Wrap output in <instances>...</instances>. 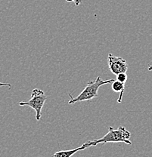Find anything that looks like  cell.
<instances>
[{
	"instance_id": "obj_1",
	"label": "cell",
	"mask_w": 152,
	"mask_h": 157,
	"mask_svg": "<svg viewBox=\"0 0 152 157\" xmlns=\"http://www.w3.org/2000/svg\"><path fill=\"white\" fill-rule=\"evenodd\" d=\"M130 137H131V134L126 129L125 127L120 126L117 129H114L113 127L110 126L108 127V132L104 137L97 140L87 141L86 143L89 147L96 146L99 144L119 143V142L132 145Z\"/></svg>"
},
{
	"instance_id": "obj_2",
	"label": "cell",
	"mask_w": 152,
	"mask_h": 157,
	"mask_svg": "<svg viewBox=\"0 0 152 157\" xmlns=\"http://www.w3.org/2000/svg\"><path fill=\"white\" fill-rule=\"evenodd\" d=\"M114 79H107V80H102L99 77L96 78L95 81H89L86 85V88L83 90V91L76 97L73 98L71 94H70L71 100L68 101V104H73L75 103L81 102V101H89L92 100L93 98L98 97V91L99 88L102 86L103 85L112 84L114 82Z\"/></svg>"
},
{
	"instance_id": "obj_3",
	"label": "cell",
	"mask_w": 152,
	"mask_h": 157,
	"mask_svg": "<svg viewBox=\"0 0 152 157\" xmlns=\"http://www.w3.org/2000/svg\"><path fill=\"white\" fill-rule=\"evenodd\" d=\"M47 97L43 91L39 88H34L31 93V98L28 101H21L20 106H28L36 111V119L40 121L42 117V109L46 101Z\"/></svg>"
},
{
	"instance_id": "obj_4",
	"label": "cell",
	"mask_w": 152,
	"mask_h": 157,
	"mask_svg": "<svg viewBox=\"0 0 152 157\" xmlns=\"http://www.w3.org/2000/svg\"><path fill=\"white\" fill-rule=\"evenodd\" d=\"M107 63H108L110 71L116 76L119 73H127L128 70L127 60H124L121 57L114 56L112 54H109L107 56Z\"/></svg>"
},
{
	"instance_id": "obj_5",
	"label": "cell",
	"mask_w": 152,
	"mask_h": 157,
	"mask_svg": "<svg viewBox=\"0 0 152 157\" xmlns=\"http://www.w3.org/2000/svg\"><path fill=\"white\" fill-rule=\"evenodd\" d=\"M86 148H89V147L86 144V143H85L83 145H81L80 147H77V148H74L68 150H60V151L56 152V153L52 155V157H71L75 153H77L78 151L85 150Z\"/></svg>"
},
{
	"instance_id": "obj_6",
	"label": "cell",
	"mask_w": 152,
	"mask_h": 157,
	"mask_svg": "<svg viewBox=\"0 0 152 157\" xmlns=\"http://www.w3.org/2000/svg\"><path fill=\"white\" fill-rule=\"evenodd\" d=\"M112 89L114 92L120 93V97H119L118 100H117V103H121L123 99V94L124 90H125V84L117 81V80H114L112 82Z\"/></svg>"
},
{
	"instance_id": "obj_7",
	"label": "cell",
	"mask_w": 152,
	"mask_h": 157,
	"mask_svg": "<svg viewBox=\"0 0 152 157\" xmlns=\"http://www.w3.org/2000/svg\"><path fill=\"white\" fill-rule=\"evenodd\" d=\"M117 81L120 82L124 83L125 84L127 82V79H128V76H127V73H119L118 75H117Z\"/></svg>"
},
{
	"instance_id": "obj_8",
	"label": "cell",
	"mask_w": 152,
	"mask_h": 157,
	"mask_svg": "<svg viewBox=\"0 0 152 157\" xmlns=\"http://www.w3.org/2000/svg\"><path fill=\"white\" fill-rule=\"evenodd\" d=\"M67 2H73L75 3V5H76V6H80V5L82 3V1L81 0H66Z\"/></svg>"
},
{
	"instance_id": "obj_9",
	"label": "cell",
	"mask_w": 152,
	"mask_h": 157,
	"mask_svg": "<svg viewBox=\"0 0 152 157\" xmlns=\"http://www.w3.org/2000/svg\"><path fill=\"white\" fill-rule=\"evenodd\" d=\"M2 86H7V87L10 88L11 86V84H9V83H3V82H0V87H2Z\"/></svg>"
},
{
	"instance_id": "obj_10",
	"label": "cell",
	"mask_w": 152,
	"mask_h": 157,
	"mask_svg": "<svg viewBox=\"0 0 152 157\" xmlns=\"http://www.w3.org/2000/svg\"><path fill=\"white\" fill-rule=\"evenodd\" d=\"M148 70H149V71H152V64L148 66Z\"/></svg>"
}]
</instances>
